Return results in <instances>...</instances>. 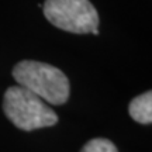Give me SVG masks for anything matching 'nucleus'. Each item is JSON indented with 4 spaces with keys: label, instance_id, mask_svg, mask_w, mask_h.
Wrapping results in <instances>:
<instances>
[{
    "label": "nucleus",
    "instance_id": "f257e3e1",
    "mask_svg": "<svg viewBox=\"0 0 152 152\" xmlns=\"http://www.w3.org/2000/svg\"><path fill=\"white\" fill-rule=\"evenodd\" d=\"M13 77L18 86L28 89L45 103L59 106L69 99V80L56 66L37 61H21L13 68Z\"/></svg>",
    "mask_w": 152,
    "mask_h": 152
},
{
    "label": "nucleus",
    "instance_id": "f03ea898",
    "mask_svg": "<svg viewBox=\"0 0 152 152\" xmlns=\"http://www.w3.org/2000/svg\"><path fill=\"white\" fill-rule=\"evenodd\" d=\"M3 110L7 118L24 131L52 127L58 123V115L54 110L42 99L23 86H11L6 90Z\"/></svg>",
    "mask_w": 152,
    "mask_h": 152
},
{
    "label": "nucleus",
    "instance_id": "7ed1b4c3",
    "mask_svg": "<svg viewBox=\"0 0 152 152\" xmlns=\"http://www.w3.org/2000/svg\"><path fill=\"white\" fill-rule=\"evenodd\" d=\"M44 16L52 26L73 34H89L99 27V14L89 0H45Z\"/></svg>",
    "mask_w": 152,
    "mask_h": 152
},
{
    "label": "nucleus",
    "instance_id": "20e7f679",
    "mask_svg": "<svg viewBox=\"0 0 152 152\" xmlns=\"http://www.w3.org/2000/svg\"><path fill=\"white\" fill-rule=\"evenodd\" d=\"M128 111L132 120L140 124H151L152 121V92L142 93L131 100L128 106Z\"/></svg>",
    "mask_w": 152,
    "mask_h": 152
},
{
    "label": "nucleus",
    "instance_id": "39448f33",
    "mask_svg": "<svg viewBox=\"0 0 152 152\" xmlns=\"http://www.w3.org/2000/svg\"><path fill=\"white\" fill-rule=\"evenodd\" d=\"M80 152H118L111 141L106 138H93L82 148Z\"/></svg>",
    "mask_w": 152,
    "mask_h": 152
}]
</instances>
